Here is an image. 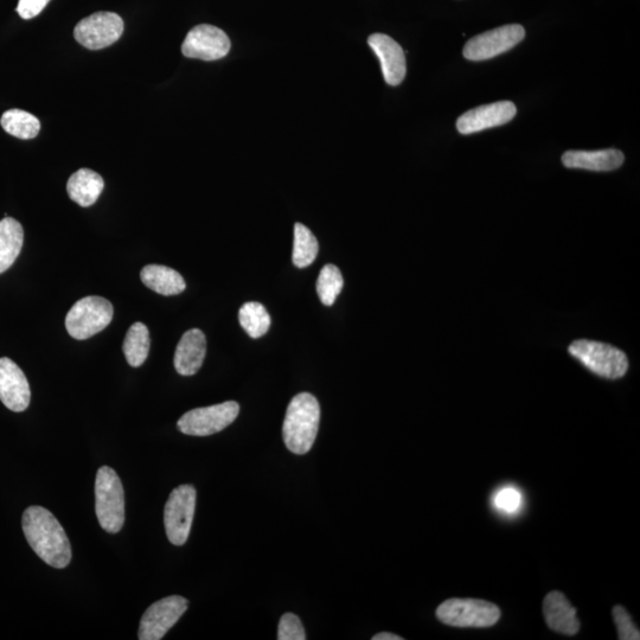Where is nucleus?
<instances>
[{"label":"nucleus","instance_id":"nucleus-1","mask_svg":"<svg viewBox=\"0 0 640 640\" xmlns=\"http://www.w3.org/2000/svg\"><path fill=\"white\" fill-rule=\"evenodd\" d=\"M22 527L34 552L54 568H66L72 561V546L66 531L49 510L30 507L24 511Z\"/></svg>","mask_w":640,"mask_h":640},{"label":"nucleus","instance_id":"nucleus-2","mask_svg":"<svg viewBox=\"0 0 640 640\" xmlns=\"http://www.w3.org/2000/svg\"><path fill=\"white\" fill-rule=\"evenodd\" d=\"M320 422V406L315 396L302 393L288 405L283 437L292 453L303 456L315 444Z\"/></svg>","mask_w":640,"mask_h":640},{"label":"nucleus","instance_id":"nucleus-3","mask_svg":"<svg viewBox=\"0 0 640 640\" xmlns=\"http://www.w3.org/2000/svg\"><path fill=\"white\" fill-rule=\"evenodd\" d=\"M95 511L102 529L117 534L125 523V494L121 480L110 466H102L95 480Z\"/></svg>","mask_w":640,"mask_h":640},{"label":"nucleus","instance_id":"nucleus-4","mask_svg":"<svg viewBox=\"0 0 640 640\" xmlns=\"http://www.w3.org/2000/svg\"><path fill=\"white\" fill-rule=\"evenodd\" d=\"M575 360L604 379H622L629 370V361L622 350L612 345L579 339L568 349Z\"/></svg>","mask_w":640,"mask_h":640},{"label":"nucleus","instance_id":"nucleus-5","mask_svg":"<svg viewBox=\"0 0 640 640\" xmlns=\"http://www.w3.org/2000/svg\"><path fill=\"white\" fill-rule=\"evenodd\" d=\"M113 305L102 297L80 299L66 317L68 334L79 341L91 338L111 324Z\"/></svg>","mask_w":640,"mask_h":640},{"label":"nucleus","instance_id":"nucleus-6","mask_svg":"<svg viewBox=\"0 0 640 640\" xmlns=\"http://www.w3.org/2000/svg\"><path fill=\"white\" fill-rule=\"evenodd\" d=\"M441 623L454 627H490L501 618V610L495 604L477 599H450L437 610Z\"/></svg>","mask_w":640,"mask_h":640},{"label":"nucleus","instance_id":"nucleus-7","mask_svg":"<svg viewBox=\"0 0 640 640\" xmlns=\"http://www.w3.org/2000/svg\"><path fill=\"white\" fill-rule=\"evenodd\" d=\"M196 509V490L192 485L178 486L165 504L164 524L168 539L175 546L188 541Z\"/></svg>","mask_w":640,"mask_h":640},{"label":"nucleus","instance_id":"nucleus-8","mask_svg":"<svg viewBox=\"0 0 640 640\" xmlns=\"http://www.w3.org/2000/svg\"><path fill=\"white\" fill-rule=\"evenodd\" d=\"M239 413V403L227 401L220 405L192 409L178 420L177 426L183 434L208 437L232 425Z\"/></svg>","mask_w":640,"mask_h":640},{"label":"nucleus","instance_id":"nucleus-9","mask_svg":"<svg viewBox=\"0 0 640 640\" xmlns=\"http://www.w3.org/2000/svg\"><path fill=\"white\" fill-rule=\"evenodd\" d=\"M526 37V30L520 24H509L504 27L483 32L471 38L464 48V57L469 61H486L507 53Z\"/></svg>","mask_w":640,"mask_h":640},{"label":"nucleus","instance_id":"nucleus-10","mask_svg":"<svg viewBox=\"0 0 640 640\" xmlns=\"http://www.w3.org/2000/svg\"><path fill=\"white\" fill-rule=\"evenodd\" d=\"M124 32V21L114 12H96L82 19L74 30L75 40L81 46L100 50L112 46Z\"/></svg>","mask_w":640,"mask_h":640},{"label":"nucleus","instance_id":"nucleus-11","mask_svg":"<svg viewBox=\"0 0 640 640\" xmlns=\"http://www.w3.org/2000/svg\"><path fill=\"white\" fill-rule=\"evenodd\" d=\"M188 604V600L179 595H171L152 604L140 620L138 638L140 640L163 639L187 612Z\"/></svg>","mask_w":640,"mask_h":640},{"label":"nucleus","instance_id":"nucleus-12","mask_svg":"<svg viewBox=\"0 0 640 640\" xmlns=\"http://www.w3.org/2000/svg\"><path fill=\"white\" fill-rule=\"evenodd\" d=\"M229 50L230 40L226 32L209 24L197 25L190 30L182 46L185 57L203 61L221 60Z\"/></svg>","mask_w":640,"mask_h":640},{"label":"nucleus","instance_id":"nucleus-13","mask_svg":"<svg viewBox=\"0 0 640 640\" xmlns=\"http://www.w3.org/2000/svg\"><path fill=\"white\" fill-rule=\"evenodd\" d=\"M31 392L27 377L8 357L0 358V401L12 412H24L30 405Z\"/></svg>","mask_w":640,"mask_h":640},{"label":"nucleus","instance_id":"nucleus-14","mask_svg":"<svg viewBox=\"0 0 640 640\" xmlns=\"http://www.w3.org/2000/svg\"><path fill=\"white\" fill-rule=\"evenodd\" d=\"M516 106L511 101L480 106L466 112L457 121L459 133L472 134L510 123L516 117Z\"/></svg>","mask_w":640,"mask_h":640},{"label":"nucleus","instance_id":"nucleus-15","mask_svg":"<svg viewBox=\"0 0 640 640\" xmlns=\"http://www.w3.org/2000/svg\"><path fill=\"white\" fill-rule=\"evenodd\" d=\"M368 43L379 57L384 80L390 86H399L407 73L405 51L400 44L383 34L371 35Z\"/></svg>","mask_w":640,"mask_h":640},{"label":"nucleus","instance_id":"nucleus-16","mask_svg":"<svg viewBox=\"0 0 640 640\" xmlns=\"http://www.w3.org/2000/svg\"><path fill=\"white\" fill-rule=\"evenodd\" d=\"M543 613L549 629L562 635L574 636L580 630L578 613L569 603L566 595L554 591L547 594L543 601Z\"/></svg>","mask_w":640,"mask_h":640},{"label":"nucleus","instance_id":"nucleus-17","mask_svg":"<svg viewBox=\"0 0 640 640\" xmlns=\"http://www.w3.org/2000/svg\"><path fill=\"white\" fill-rule=\"evenodd\" d=\"M207 354V339L200 329H191L179 341L175 354V368L182 376H192L202 368Z\"/></svg>","mask_w":640,"mask_h":640},{"label":"nucleus","instance_id":"nucleus-18","mask_svg":"<svg viewBox=\"0 0 640 640\" xmlns=\"http://www.w3.org/2000/svg\"><path fill=\"white\" fill-rule=\"evenodd\" d=\"M624 160V153L619 150L568 151L562 156V163L568 169L599 172L617 170Z\"/></svg>","mask_w":640,"mask_h":640},{"label":"nucleus","instance_id":"nucleus-19","mask_svg":"<svg viewBox=\"0 0 640 640\" xmlns=\"http://www.w3.org/2000/svg\"><path fill=\"white\" fill-rule=\"evenodd\" d=\"M104 179L95 171L81 169L70 176L67 191L70 200L78 203L83 208L91 207L99 200L104 190Z\"/></svg>","mask_w":640,"mask_h":640},{"label":"nucleus","instance_id":"nucleus-20","mask_svg":"<svg viewBox=\"0 0 640 640\" xmlns=\"http://www.w3.org/2000/svg\"><path fill=\"white\" fill-rule=\"evenodd\" d=\"M140 279L150 290L162 294V296H176L187 288L181 274L162 265L144 267L140 273Z\"/></svg>","mask_w":640,"mask_h":640},{"label":"nucleus","instance_id":"nucleus-21","mask_svg":"<svg viewBox=\"0 0 640 640\" xmlns=\"http://www.w3.org/2000/svg\"><path fill=\"white\" fill-rule=\"evenodd\" d=\"M24 243L22 224L12 217L0 221V274L9 270L21 254Z\"/></svg>","mask_w":640,"mask_h":640},{"label":"nucleus","instance_id":"nucleus-22","mask_svg":"<svg viewBox=\"0 0 640 640\" xmlns=\"http://www.w3.org/2000/svg\"><path fill=\"white\" fill-rule=\"evenodd\" d=\"M126 361L133 368L143 366L150 351V332L143 323H134L127 331L124 345Z\"/></svg>","mask_w":640,"mask_h":640},{"label":"nucleus","instance_id":"nucleus-23","mask_svg":"<svg viewBox=\"0 0 640 640\" xmlns=\"http://www.w3.org/2000/svg\"><path fill=\"white\" fill-rule=\"evenodd\" d=\"M0 124L11 136L24 140L36 138L41 130L40 120L35 115L17 108L6 111L0 119Z\"/></svg>","mask_w":640,"mask_h":640},{"label":"nucleus","instance_id":"nucleus-24","mask_svg":"<svg viewBox=\"0 0 640 640\" xmlns=\"http://www.w3.org/2000/svg\"><path fill=\"white\" fill-rule=\"evenodd\" d=\"M319 245L316 236L302 223L294 226L293 264L299 268L310 266L316 260Z\"/></svg>","mask_w":640,"mask_h":640},{"label":"nucleus","instance_id":"nucleus-25","mask_svg":"<svg viewBox=\"0 0 640 640\" xmlns=\"http://www.w3.org/2000/svg\"><path fill=\"white\" fill-rule=\"evenodd\" d=\"M239 320L243 330L254 339L265 336L270 330V313L260 303L251 302L243 305L239 312Z\"/></svg>","mask_w":640,"mask_h":640},{"label":"nucleus","instance_id":"nucleus-26","mask_svg":"<svg viewBox=\"0 0 640 640\" xmlns=\"http://www.w3.org/2000/svg\"><path fill=\"white\" fill-rule=\"evenodd\" d=\"M343 285L344 280L339 268L335 265L324 266L317 280V293L320 302L326 306L334 305Z\"/></svg>","mask_w":640,"mask_h":640},{"label":"nucleus","instance_id":"nucleus-27","mask_svg":"<svg viewBox=\"0 0 640 640\" xmlns=\"http://www.w3.org/2000/svg\"><path fill=\"white\" fill-rule=\"evenodd\" d=\"M492 507L503 515H517L523 508L522 492L514 485H505L492 496Z\"/></svg>","mask_w":640,"mask_h":640},{"label":"nucleus","instance_id":"nucleus-28","mask_svg":"<svg viewBox=\"0 0 640 640\" xmlns=\"http://www.w3.org/2000/svg\"><path fill=\"white\" fill-rule=\"evenodd\" d=\"M613 620L618 630V638L620 640H639L640 632L636 625L633 624L629 612L623 606L613 608Z\"/></svg>","mask_w":640,"mask_h":640},{"label":"nucleus","instance_id":"nucleus-29","mask_svg":"<svg viewBox=\"0 0 640 640\" xmlns=\"http://www.w3.org/2000/svg\"><path fill=\"white\" fill-rule=\"evenodd\" d=\"M278 639L279 640H305V630L302 622L296 616V614L286 613L280 619L279 630H278Z\"/></svg>","mask_w":640,"mask_h":640},{"label":"nucleus","instance_id":"nucleus-30","mask_svg":"<svg viewBox=\"0 0 640 640\" xmlns=\"http://www.w3.org/2000/svg\"><path fill=\"white\" fill-rule=\"evenodd\" d=\"M50 0H19L17 5L18 15L23 19H31L41 14L46 9Z\"/></svg>","mask_w":640,"mask_h":640},{"label":"nucleus","instance_id":"nucleus-31","mask_svg":"<svg viewBox=\"0 0 640 640\" xmlns=\"http://www.w3.org/2000/svg\"><path fill=\"white\" fill-rule=\"evenodd\" d=\"M371 639H373V640H402L403 638L400 637V636L394 635V633L382 632V633H377V635L374 636Z\"/></svg>","mask_w":640,"mask_h":640}]
</instances>
